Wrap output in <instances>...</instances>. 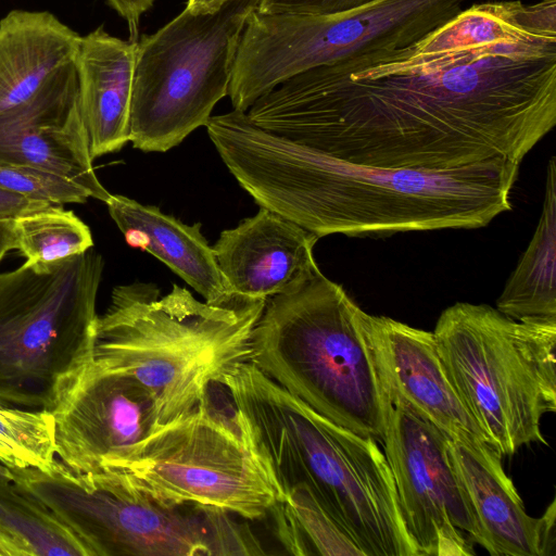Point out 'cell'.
Here are the masks:
<instances>
[{"mask_svg": "<svg viewBox=\"0 0 556 556\" xmlns=\"http://www.w3.org/2000/svg\"><path fill=\"white\" fill-rule=\"evenodd\" d=\"M108 3L127 22L129 40L138 41L141 15L151 9L155 0H106Z\"/></svg>", "mask_w": 556, "mask_h": 556, "instance_id": "obj_28", "label": "cell"}, {"mask_svg": "<svg viewBox=\"0 0 556 556\" xmlns=\"http://www.w3.org/2000/svg\"><path fill=\"white\" fill-rule=\"evenodd\" d=\"M104 261L93 248L0 273V406L53 412L93 358Z\"/></svg>", "mask_w": 556, "mask_h": 556, "instance_id": "obj_7", "label": "cell"}, {"mask_svg": "<svg viewBox=\"0 0 556 556\" xmlns=\"http://www.w3.org/2000/svg\"><path fill=\"white\" fill-rule=\"evenodd\" d=\"M15 250L30 265H50L93 247L89 227L73 211L48 204L13 217Z\"/></svg>", "mask_w": 556, "mask_h": 556, "instance_id": "obj_24", "label": "cell"}, {"mask_svg": "<svg viewBox=\"0 0 556 556\" xmlns=\"http://www.w3.org/2000/svg\"><path fill=\"white\" fill-rule=\"evenodd\" d=\"M269 514L278 540L293 555H356L363 552L304 485L286 493Z\"/></svg>", "mask_w": 556, "mask_h": 556, "instance_id": "obj_22", "label": "cell"}, {"mask_svg": "<svg viewBox=\"0 0 556 556\" xmlns=\"http://www.w3.org/2000/svg\"><path fill=\"white\" fill-rule=\"evenodd\" d=\"M76 475L165 505L211 507L249 520L264 518L285 498L232 410H216L210 394L97 473Z\"/></svg>", "mask_w": 556, "mask_h": 556, "instance_id": "obj_8", "label": "cell"}, {"mask_svg": "<svg viewBox=\"0 0 556 556\" xmlns=\"http://www.w3.org/2000/svg\"><path fill=\"white\" fill-rule=\"evenodd\" d=\"M365 313L318 269L266 299L249 362L319 415L382 443L386 391Z\"/></svg>", "mask_w": 556, "mask_h": 556, "instance_id": "obj_5", "label": "cell"}, {"mask_svg": "<svg viewBox=\"0 0 556 556\" xmlns=\"http://www.w3.org/2000/svg\"><path fill=\"white\" fill-rule=\"evenodd\" d=\"M245 113L263 130L357 164H521L556 124V0L473 4L412 45L296 74Z\"/></svg>", "mask_w": 556, "mask_h": 556, "instance_id": "obj_1", "label": "cell"}, {"mask_svg": "<svg viewBox=\"0 0 556 556\" xmlns=\"http://www.w3.org/2000/svg\"><path fill=\"white\" fill-rule=\"evenodd\" d=\"M432 332L452 386L502 456L547 444L541 420L556 412V320H516L457 302Z\"/></svg>", "mask_w": 556, "mask_h": 556, "instance_id": "obj_6", "label": "cell"}, {"mask_svg": "<svg viewBox=\"0 0 556 556\" xmlns=\"http://www.w3.org/2000/svg\"><path fill=\"white\" fill-rule=\"evenodd\" d=\"M265 301L238 296L211 304L176 283L164 296L151 282L117 286L98 316L92 361L141 383L164 425L197 407L213 384L250 361Z\"/></svg>", "mask_w": 556, "mask_h": 556, "instance_id": "obj_4", "label": "cell"}, {"mask_svg": "<svg viewBox=\"0 0 556 556\" xmlns=\"http://www.w3.org/2000/svg\"><path fill=\"white\" fill-rule=\"evenodd\" d=\"M237 0H188L186 10L194 15L212 14Z\"/></svg>", "mask_w": 556, "mask_h": 556, "instance_id": "obj_32", "label": "cell"}, {"mask_svg": "<svg viewBox=\"0 0 556 556\" xmlns=\"http://www.w3.org/2000/svg\"><path fill=\"white\" fill-rule=\"evenodd\" d=\"M448 448L482 528L485 551L492 556L553 555L555 500L543 516L531 517L496 448L451 439Z\"/></svg>", "mask_w": 556, "mask_h": 556, "instance_id": "obj_17", "label": "cell"}, {"mask_svg": "<svg viewBox=\"0 0 556 556\" xmlns=\"http://www.w3.org/2000/svg\"><path fill=\"white\" fill-rule=\"evenodd\" d=\"M0 526L21 541L30 556H90L50 508L14 480L0 483Z\"/></svg>", "mask_w": 556, "mask_h": 556, "instance_id": "obj_23", "label": "cell"}, {"mask_svg": "<svg viewBox=\"0 0 556 556\" xmlns=\"http://www.w3.org/2000/svg\"><path fill=\"white\" fill-rule=\"evenodd\" d=\"M516 320H556V161L547 164L543 207L534 233L496 300Z\"/></svg>", "mask_w": 556, "mask_h": 556, "instance_id": "obj_21", "label": "cell"}, {"mask_svg": "<svg viewBox=\"0 0 556 556\" xmlns=\"http://www.w3.org/2000/svg\"><path fill=\"white\" fill-rule=\"evenodd\" d=\"M374 0H258L261 13L332 14L341 13Z\"/></svg>", "mask_w": 556, "mask_h": 556, "instance_id": "obj_27", "label": "cell"}, {"mask_svg": "<svg viewBox=\"0 0 556 556\" xmlns=\"http://www.w3.org/2000/svg\"><path fill=\"white\" fill-rule=\"evenodd\" d=\"M0 189L50 204L85 203L89 193L60 176L0 159Z\"/></svg>", "mask_w": 556, "mask_h": 556, "instance_id": "obj_26", "label": "cell"}, {"mask_svg": "<svg viewBox=\"0 0 556 556\" xmlns=\"http://www.w3.org/2000/svg\"><path fill=\"white\" fill-rule=\"evenodd\" d=\"M0 556H30L26 546L0 526Z\"/></svg>", "mask_w": 556, "mask_h": 556, "instance_id": "obj_30", "label": "cell"}, {"mask_svg": "<svg viewBox=\"0 0 556 556\" xmlns=\"http://www.w3.org/2000/svg\"><path fill=\"white\" fill-rule=\"evenodd\" d=\"M48 204L50 203L0 189V217H15Z\"/></svg>", "mask_w": 556, "mask_h": 556, "instance_id": "obj_29", "label": "cell"}, {"mask_svg": "<svg viewBox=\"0 0 556 556\" xmlns=\"http://www.w3.org/2000/svg\"><path fill=\"white\" fill-rule=\"evenodd\" d=\"M0 159L60 176L104 203L110 199L92 164L75 61L28 101L0 114Z\"/></svg>", "mask_w": 556, "mask_h": 556, "instance_id": "obj_14", "label": "cell"}, {"mask_svg": "<svg viewBox=\"0 0 556 556\" xmlns=\"http://www.w3.org/2000/svg\"><path fill=\"white\" fill-rule=\"evenodd\" d=\"M12 250H15L14 219L0 217V263Z\"/></svg>", "mask_w": 556, "mask_h": 556, "instance_id": "obj_31", "label": "cell"}, {"mask_svg": "<svg viewBox=\"0 0 556 556\" xmlns=\"http://www.w3.org/2000/svg\"><path fill=\"white\" fill-rule=\"evenodd\" d=\"M56 462L51 412L0 406V463L49 472Z\"/></svg>", "mask_w": 556, "mask_h": 556, "instance_id": "obj_25", "label": "cell"}, {"mask_svg": "<svg viewBox=\"0 0 556 556\" xmlns=\"http://www.w3.org/2000/svg\"><path fill=\"white\" fill-rule=\"evenodd\" d=\"M283 495L307 488L364 556H417L378 442L319 415L251 362L219 381Z\"/></svg>", "mask_w": 556, "mask_h": 556, "instance_id": "obj_3", "label": "cell"}, {"mask_svg": "<svg viewBox=\"0 0 556 556\" xmlns=\"http://www.w3.org/2000/svg\"><path fill=\"white\" fill-rule=\"evenodd\" d=\"M258 0L232 1L212 14L186 9L138 41L130 111V142L166 152L206 126L228 96L242 30Z\"/></svg>", "mask_w": 556, "mask_h": 556, "instance_id": "obj_11", "label": "cell"}, {"mask_svg": "<svg viewBox=\"0 0 556 556\" xmlns=\"http://www.w3.org/2000/svg\"><path fill=\"white\" fill-rule=\"evenodd\" d=\"M80 38L50 12L8 13L0 21V114L28 101L75 61Z\"/></svg>", "mask_w": 556, "mask_h": 556, "instance_id": "obj_20", "label": "cell"}, {"mask_svg": "<svg viewBox=\"0 0 556 556\" xmlns=\"http://www.w3.org/2000/svg\"><path fill=\"white\" fill-rule=\"evenodd\" d=\"M467 0H374L332 14L261 13L245 22L228 96L247 112L263 94L307 70L369 51L412 45L438 29Z\"/></svg>", "mask_w": 556, "mask_h": 556, "instance_id": "obj_9", "label": "cell"}, {"mask_svg": "<svg viewBox=\"0 0 556 556\" xmlns=\"http://www.w3.org/2000/svg\"><path fill=\"white\" fill-rule=\"evenodd\" d=\"M138 41L102 26L81 36L76 55L79 102L92 159L130 142V111Z\"/></svg>", "mask_w": 556, "mask_h": 556, "instance_id": "obj_18", "label": "cell"}, {"mask_svg": "<svg viewBox=\"0 0 556 556\" xmlns=\"http://www.w3.org/2000/svg\"><path fill=\"white\" fill-rule=\"evenodd\" d=\"M13 480V473L9 467L0 463V483Z\"/></svg>", "mask_w": 556, "mask_h": 556, "instance_id": "obj_33", "label": "cell"}, {"mask_svg": "<svg viewBox=\"0 0 556 556\" xmlns=\"http://www.w3.org/2000/svg\"><path fill=\"white\" fill-rule=\"evenodd\" d=\"M105 204L129 247L155 256L205 302L224 304L238 298L224 279L200 223L187 225L156 206L121 194H111Z\"/></svg>", "mask_w": 556, "mask_h": 556, "instance_id": "obj_19", "label": "cell"}, {"mask_svg": "<svg viewBox=\"0 0 556 556\" xmlns=\"http://www.w3.org/2000/svg\"><path fill=\"white\" fill-rule=\"evenodd\" d=\"M318 239L260 207L254 216L223 230L212 249L235 295L266 300L319 269L314 257Z\"/></svg>", "mask_w": 556, "mask_h": 556, "instance_id": "obj_16", "label": "cell"}, {"mask_svg": "<svg viewBox=\"0 0 556 556\" xmlns=\"http://www.w3.org/2000/svg\"><path fill=\"white\" fill-rule=\"evenodd\" d=\"M13 480L45 503L90 556L258 555L253 533L227 511L165 505L116 486L86 481L61 462L45 472L11 469Z\"/></svg>", "mask_w": 556, "mask_h": 556, "instance_id": "obj_10", "label": "cell"}, {"mask_svg": "<svg viewBox=\"0 0 556 556\" xmlns=\"http://www.w3.org/2000/svg\"><path fill=\"white\" fill-rule=\"evenodd\" d=\"M52 415L56 458L84 476L124 456L161 426L154 399L141 383L93 361Z\"/></svg>", "mask_w": 556, "mask_h": 556, "instance_id": "obj_13", "label": "cell"}, {"mask_svg": "<svg viewBox=\"0 0 556 556\" xmlns=\"http://www.w3.org/2000/svg\"><path fill=\"white\" fill-rule=\"evenodd\" d=\"M205 127L260 207L318 238L484 227L511 210L520 166L503 157L442 172L357 164L263 130L237 110Z\"/></svg>", "mask_w": 556, "mask_h": 556, "instance_id": "obj_2", "label": "cell"}, {"mask_svg": "<svg viewBox=\"0 0 556 556\" xmlns=\"http://www.w3.org/2000/svg\"><path fill=\"white\" fill-rule=\"evenodd\" d=\"M388 382L451 440L496 448L469 414L442 365L432 331L365 313Z\"/></svg>", "mask_w": 556, "mask_h": 556, "instance_id": "obj_15", "label": "cell"}, {"mask_svg": "<svg viewBox=\"0 0 556 556\" xmlns=\"http://www.w3.org/2000/svg\"><path fill=\"white\" fill-rule=\"evenodd\" d=\"M379 364V363H378ZM381 371V369H380ZM382 440L401 514L417 556H470L486 541L454 466L448 437L388 382Z\"/></svg>", "mask_w": 556, "mask_h": 556, "instance_id": "obj_12", "label": "cell"}]
</instances>
